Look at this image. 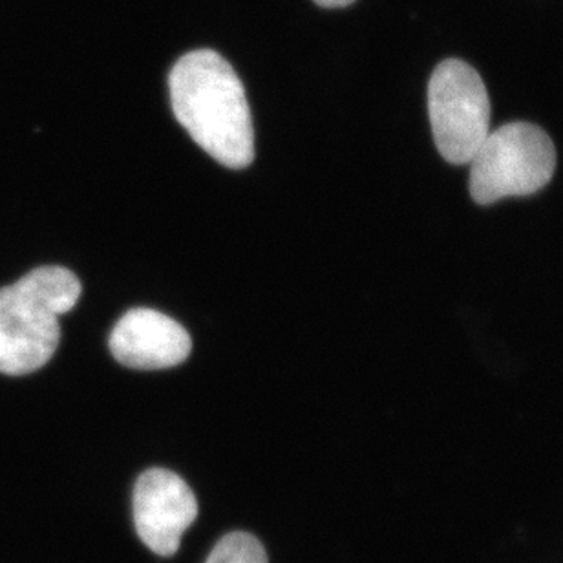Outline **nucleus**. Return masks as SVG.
<instances>
[{
	"instance_id": "obj_7",
	"label": "nucleus",
	"mask_w": 563,
	"mask_h": 563,
	"mask_svg": "<svg viewBox=\"0 0 563 563\" xmlns=\"http://www.w3.org/2000/svg\"><path fill=\"white\" fill-rule=\"evenodd\" d=\"M206 563H267V554L255 537L231 532L214 545Z\"/></svg>"
},
{
	"instance_id": "obj_1",
	"label": "nucleus",
	"mask_w": 563,
	"mask_h": 563,
	"mask_svg": "<svg viewBox=\"0 0 563 563\" xmlns=\"http://www.w3.org/2000/svg\"><path fill=\"white\" fill-rule=\"evenodd\" d=\"M168 90L174 115L198 145L229 168L250 167L255 132L244 85L212 49H196L176 63Z\"/></svg>"
},
{
	"instance_id": "obj_5",
	"label": "nucleus",
	"mask_w": 563,
	"mask_h": 563,
	"mask_svg": "<svg viewBox=\"0 0 563 563\" xmlns=\"http://www.w3.org/2000/svg\"><path fill=\"white\" fill-rule=\"evenodd\" d=\"M198 518V501L174 472L151 468L134 488V523L141 542L159 556H173Z\"/></svg>"
},
{
	"instance_id": "obj_6",
	"label": "nucleus",
	"mask_w": 563,
	"mask_h": 563,
	"mask_svg": "<svg viewBox=\"0 0 563 563\" xmlns=\"http://www.w3.org/2000/svg\"><path fill=\"white\" fill-rule=\"evenodd\" d=\"M190 350L184 325L156 309H131L110 335V352L129 368H173L187 361Z\"/></svg>"
},
{
	"instance_id": "obj_3",
	"label": "nucleus",
	"mask_w": 563,
	"mask_h": 563,
	"mask_svg": "<svg viewBox=\"0 0 563 563\" xmlns=\"http://www.w3.org/2000/svg\"><path fill=\"white\" fill-rule=\"evenodd\" d=\"M556 148L531 123H509L488 134L471 159L468 190L479 206L534 195L553 179Z\"/></svg>"
},
{
	"instance_id": "obj_2",
	"label": "nucleus",
	"mask_w": 563,
	"mask_h": 563,
	"mask_svg": "<svg viewBox=\"0 0 563 563\" xmlns=\"http://www.w3.org/2000/svg\"><path fill=\"white\" fill-rule=\"evenodd\" d=\"M79 278L66 267L44 266L0 289V374H33L54 357L60 314L81 297Z\"/></svg>"
},
{
	"instance_id": "obj_4",
	"label": "nucleus",
	"mask_w": 563,
	"mask_h": 563,
	"mask_svg": "<svg viewBox=\"0 0 563 563\" xmlns=\"http://www.w3.org/2000/svg\"><path fill=\"white\" fill-rule=\"evenodd\" d=\"M428 112L439 154L466 165L487 140L490 101L482 77L460 59L443 60L428 85Z\"/></svg>"
},
{
	"instance_id": "obj_8",
	"label": "nucleus",
	"mask_w": 563,
	"mask_h": 563,
	"mask_svg": "<svg viewBox=\"0 0 563 563\" xmlns=\"http://www.w3.org/2000/svg\"><path fill=\"white\" fill-rule=\"evenodd\" d=\"M355 0H314V4L322 5V8H346V5L353 4Z\"/></svg>"
}]
</instances>
